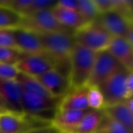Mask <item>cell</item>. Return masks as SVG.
<instances>
[{
    "label": "cell",
    "mask_w": 133,
    "mask_h": 133,
    "mask_svg": "<svg viewBox=\"0 0 133 133\" xmlns=\"http://www.w3.org/2000/svg\"><path fill=\"white\" fill-rule=\"evenodd\" d=\"M88 110L57 109L51 125L59 133H74Z\"/></svg>",
    "instance_id": "13"
},
{
    "label": "cell",
    "mask_w": 133,
    "mask_h": 133,
    "mask_svg": "<svg viewBox=\"0 0 133 133\" xmlns=\"http://www.w3.org/2000/svg\"><path fill=\"white\" fill-rule=\"evenodd\" d=\"M24 53L18 50L17 48H8V46H0V63L9 64L15 66Z\"/></svg>",
    "instance_id": "24"
},
{
    "label": "cell",
    "mask_w": 133,
    "mask_h": 133,
    "mask_svg": "<svg viewBox=\"0 0 133 133\" xmlns=\"http://www.w3.org/2000/svg\"><path fill=\"white\" fill-rule=\"evenodd\" d=\"M108 50L129 71L133 69V48L124 37H112Z\"/></svg>",
    "instance_id": "15"
},
{
    "label": "cell",
    "mask_w": 133,
    "mask_h": 133,
    "mask_svg": "<svg viewBox=\"0 0 133 133\" xmlns=\"http://www.w3.org/2000/svg\"><path fill=\"white\" fill-rule=\"evenodd\" d=\"M17 80L18 81L23 91L32 93V94H36L37 96L44 97V98H54L53 97H51L46 92V89L41 86V84L33 77L19 73L17 78Z\"/></svg>",
    "instance_id": "21"
},
{
    "label": "cell",
    "mask_w": 133,
    "mask_h": 133,
    "mask_svg": "<svg viewBox=\"0 0 133 133\" xmlns=\"http://www.w3.org/2000/svg\"><path fill=\"white\" fill-rule=\"evenodd\" d=\"M21 28L31 30L37 34L69 30L59 24L52 12V8L40 10L24 16Z\"/></svg>",
    "instance_id": "9"
},
{
    "label": "cell",
    "mask_w": 133,
    "mask_h": 133,
    "mask_svg": "<svg viewBox=\"0 0 133 133\" xmlns=\"http://www.w3.org/2000/svg\"><path fill=\"white\" fill-rule=\"evenodd\" d=\"M96 133H133L128 129L120 125L119 123L114 121L104 113V118L99 128Z\"/></svg>",
    "instance_id": "23"
},
{
    "label": "cell",
    "mask_w": 133,
    "mask_h": 133,
    "mask_svg": "<svg viewBox=\"0 0 133 133\" xmlns=\"http://www.w3.org/2000/svg\"><path fill=\"white\" fill-rule=\"evenodd\" d=\"M0 133H2V132H1V131H0Z\"/></svg>",
    "instance_id": "32"
},
{
    "label": "cell",
    "mask_w": 133,
    "mask_h": 133,
    "mask_svg": "<svg viewBox=\"0 0 133 133\" xmlns=\"http://www.w3.org/2000/svg\"><path fill=\"white\" fill-rule=\"evenodd\" d=\"M0 46L16 48L11 30L0 29Z\"/></svg>",
    "instance_id": "28"
},
{
    "label": "cell",
    "mask_w": 133,
    "mask_h": 133,
    "mask_svg": "<svg viewBox=\"0 0 133 133\" xmlns=\"http://www.w3.org/2000/svg\"><path fill=\"white\" fill-rule=\"evenodd\" d=\"M96 22L112 37H124L132 44V13L122 9H113L101 13Z\"/></svg>",
    "instance_id": "3"
},
{
    "label": "cell",
    "mask_w": 133,
    "mask_h": 133,
    "mask_svg": "<svg viewBox=\"0 0 133 133\" xmlns=\"http://www.w3.org/2000/svg\"><path fill=\"white\" fill-rule=\"evenodd\" d=\"M78 12L87 25L95 22L99 15L94 0H78Z\"/></svg>",
    "instance_id": "22"
},
{
    "label": "cell",
    "mask_w": 133,
    "mask_h": 133,
    "mask_svg": "<svg viewBox=\"0 0 133 133\" xmlns=\"http://www.w3.org/2000/svg\"><path fill=\"white\" fill-rule=\"evenodd\" d=\"M28 133H59L55 128L49 126V127H46V128H42V129H35V130H32Z\"/></svg>",
    "instance_id": "30"
},
{
    "label": "cell",
    "mask_w": 133,
    "mask_h": 133,
    "mask_svg": "<svg viewBox=\"0 0 133 133\" xmlns=\"http://www.w3.org/2000/svg\"><path fill=\"white\" fill-rule=\"evenodd\" d=\"M123 69L125 68L120 65L108 49L98 52L96 54L89 87H100L106 80Z\"/></svg>",
    "instance_id": "8"
},
{
    "label": "cell",
    "mask_w": 133,
    "mask_h": 133,
    "mask_svg": "<svg viewBox=\"0 0 133 133\" xmlns=\"http://www.w3.org/2000/svg\"><path fill=\"white\" fill-rule=\"evenodd\" d=\"M103 111L109 118L133 132V111L127 107L125 101L107 106L103 109Z\"/></svg>",
    "instance_id": "17"
},
{
    "label": "cell",
    "mask_w": 133,
    "mask_h": 133,
    "mask_svg": "<svg viewBox=\"0 0 133 133\" xmlns=\"http://www.w3.org/2000/svg\"><path fill=\"white\" fill-rule=\"evenodd\" d=\"M61 99L48 98L22 90V109L25 114L51 122Z\"/></svg>",
    "instance_id": "4"
},
{
    "label": "cell",
    "mask_w": 133,
    "mask_h": 133,
    "mask_svg": "<svg viewBox=\"0 0 133 133\" xmlns=\"http://www.w3.org/2000/svg\"><path fill=\"white\" fill-rule=\"evenodd\" d=\"M23 17L11 8L0 3V29L12 30L21 28Z\"/></svg>",
    "instance_id": "20"
},
{
    "label": "cell",
    "mask_w": 133,
    "mask_h": 133,
    "mask_svg": "<svg viewBox=\"0 0 133 133\" xmlns=\"http://www.w3.org/2000/svg\"><path fill=\"white\" fill-rule=\"evenodd\" d=\"M35 78L54 98L61 99L71 89L69 78L55 69H50Z\"/></svg>",
    "instance_id": "11"
},
{
    "label": "cell",
    "mask_w": 133,
    "mask_h": 133,
    "mask_svg": "<svg viewBox=\"0 0 133 133\" xmlns=\"http://www.w3.org/2000/svg\"><path fill=\"white\" fill-rule=\"evenodd\" d=\"M88 103L89 109H103L105 107L104 98L98 88L89 87L88 90Z\"/></svg>",
    "instance_id": "25"
},
{
    "label": "cell",
    "mask_w": 133,
    "mask_h": 133,
    "mask_svg": "<svg viewBox=\"0 0 133 133\" xmlns=\"http://www.w3.org/2000/svg\"><path fill=\"white\" fill-rule=\"evenodd\" d=\"M0 96L9 109L10 112L24 114L22 109V89L17 79L0 78Z\"/></svg>",
    "instance_id": "14"
},
{
    "label": "cell",
    "mask_w": 133,
    "mask_h": 133,
    "mask_svg": "<svg viewBox=\"0 0 133 133\" xmlns=\"http://www.w3.org/2000/svg\"><path fill=\"white\" fill-rule=\"evenodd\" d=\"M76 44L98 53L108 49L112 37L95 21L74 32Z\"/></svg>",
    "instance_id": "5"
},
{
    "label": "cell",
    "mask_w": 133,
    "mask_h": 133,
    "mask_svg": "<svg viewBox=\"0 0 133 133\" xmlns=\"http://www.w3.org/2000/svg\"><path fill=\"white\" fill-rule=\"evenodd\" d=\"M96 54L79 45H75L69 58V80L71 89L89 87Z\"/></svg>",
    "instance_id": "2"
},
{
    "label": "cell",
    "mask_w": 133,
    "mask_h": 133,
    "mask_svg": "<svg viewBox=\"0 0 133 133\" xmlns=\"http://www.w3.org/2000/svg\"><path fill=\"white\" fill-rule=\"evenodd\" d=\"M130 72L132 71H129L126 69H121L98 87L103 96L105 107L121 103L132 97L129 94L127 89V78Z\"/></svg>",
    "instance_id": "7"
},
{
    "label": "cell",
    "mask_w": 133,
    "mask_h": 133,
    "mask_svg": "<svg viewBox=\"0 0 133 133\" xmlns=\"http://www.w3.org/2000/svg\"><path fill=\"white\" fill-rule=\"evenodd\" d=\"M104 118L103 109H89L74 133H96Z\"/></svg>",
    "instance_id": "19"
},
{
    "label": "cell",
    "mask_w": 133,
    "mask_h": 133,
    "mask_svg": "<svg viewBox=\"0 0 133 133\" xmlns=\"http://www.w3.org/2000/svg\"><path fill=\"white\" fill-rule=\"evenodd\" d=\"M38 35L45 52L55 62L56 69L69 78V58L76 45L74 31L64 30Z\"/></svg>",
    "instance_id": "1"
},
{
    "label": "cell",
    "mask_w": 133,
    "mask_h": 133,
    "mask_svg": "<svg viewBox=\"0 0 133 133\" xmlns=\"http://www.w3.org/2000/svg\"><path fill=\"white\" fill-rule=\"evenodd\" d=\"M16 48L24 54L46 53L37 33L23 28L11 30Z\"/></svg>",
    "instance_id": "12"
},
{
    "label": "cell",
    "mask_w": 133,
    "mask_h": 133,
    "mask_svg": "<svg viewBox=\"0 0 133 133\" xmlns=\"http://www.w3.org/2000/svg\"><path fill=\"white\" fill-rule=\"evenodd\" d=\"M52 12L61 26L74 32L87 25L78 11L55 6Z\"/></svg>",
    "instance_id": "18"
},
{
    "label": "cell",
    "mask_w": 133,
    "mask_h": 133,
    "mask_svg": "<svg viewBox=\"0 0 133 133\" xmlns=\"http://www.w3.org/2000/svg\"><path fill=\"white\" fill-rule=\"evenodd\" d=\"M8 112H10L9 109L8 108L6 104L5 103V101L2 98V97L0 96V115L5 114V113H8Z\"/></svg>",
    "instance_id": "31"
},
{
    "label": "cell",
    "mask_w": 133,
    "mask_h": 133,
    "mask_svg": "<svg viewBox=\"0 0 133 133\" xmlns=\"http://www.w3.org/2000/svg\"><path fill=\"white\" fill-rule=\"evenodd\" d=\"M56 4H57V1H54V0H31L26 15L40 11V10L51 9L56 6Z\"/></svg>",
    "instance_id": "26"
},
{
    "label": "cell",
    "mask_w": 133,
    "mask_h": 133,
    "mask_svg": "<svg viewBox=\"0 0 133 133\" xmlns=\"http://www.w3.org/2000/svg\"><path fill=\"white\" fill-rule=\"evenodd\" d=\"M51 126V122L28 114L5 113L0 115V131L2 133H28L35 129Z\"/></svg>",
    "instance_id": "6"
},
{
    "label": "cell",
    "mask_w": 133,
    "mask_h": 133,
    "mask_svg": "<svg viewBox=\"0 0 133 133\" xmlns=\"http://www.w3.org/2000/svg\"><path fill=\"white\" fill-rule=\"evenodd\" d=\"M56 6H60V8H66V9L78 11V0H60V1H57Z\"/></svg>",
    "instance_id": "29"
},
{
    "label": "cell",
    "mask_w": 133,
    "mask_h": 133,
    "mask_svg": "<svg viewBox=\"0 0 133 133\" xmlns=\"http://www.w3.org/2000/svg\"><path fill=\"white\" fill-rule=\"evenodd\" d=\"M19 72L15 66L0 63V78L2 79H17Z\"/></svg>",
    "instance_id": "27"
},
{
    "label": "cell",
    "mask_w": 133,
    "mask_h": 133,
    "mask_svg": "<svg viewBox=\"0 0 133 133\" xmlns=\"http://www.w3.org/2000/svg\"><path fill=\"white\" fill-rule=\"evenodd\" d=\"M15 66L19 73L33 78L40 76L50 69H56L55 62L46 53L24 54Z\"/></svg>",
    "instance_id": "10"
},
{
    "label": "cell",
    "mask_w": 133,
    "mask_h": 133,
    "mask_svg": "<svg viewBox=\"0 0 133 133\" xmlns=\"http://www.w3.org/2000/svg\"><path fill=\"white\" fill-rule=\"evenodd\" d=\"M88 90L89 87L70 89L64 98H61L58 105V109H72V110L89 109L88 103Z\"/></svg>",
    "instance_id": "16"
}]
</instances>
